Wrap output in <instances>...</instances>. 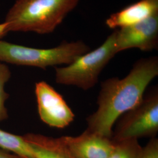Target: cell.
I'll return each instance as SVG.
<instances>
[{
    "mask_svg": "<svg viewBox=\"0 0 158 158\" xmlns=\"http://www.w3.org/2000/svg\"><path fill=\"white\" fill-rule=\"evenodd\" d=\"M158 75V56H150L137 60L124 78L114 77L102 81L98 107L86 118L87 129L112 138L117 120L140 103L147 87Z\"/></svg>",
    "mask_w": 158,
    "mask_h": 158,
    "instance_id": "6da1fadb",
    "label": "cell"
},
{
    "mask_svg": "<svg viewBox=\"0 0 158 158\" xmlns=\"http://www.w3.org/2000/svg\"><path fill=\"white\" fill-rule=\"evenodd\" d=\"M80 0H16L0 23V34L10 32L51 34Z\"/></svg>",
    "mask_w": 158,
    "mask_h": 158,
    "instance_id": "7a4b0ae2",
    "label": "cell"
},
{
    "mask_svg": "<svg viewBox=\"0 0 158 158\" xmlns=\"http://www.w3.org/2000/svg\"><path fill=\"white\" fill-rule=\"evenodd\" d=\"M90 51V46L82 40L63 41L54 48L40 49L0 40L1 62L44 70L51 66L69 64Z\"/></svg>",
    "mask_w": 158,
    "mask_h": 158,
    "instance_id": "3957f363",
    "label": "cell"
},
{
    "mask_svg": "<svg viewBox=\"0 0 158 158\" xmlns=\"http://www.w3.org/2000/svg\"><path fill=\"white\" fill-rule=\"evenodd\" d=\"M115 39L116 30H114L96 49L80 56L66 66L55 67L56 82L85 91L94 87L102 70L117 54Z\"/></svg>",
    "mask_w": 158,
    "mask_h": 158,
    "instance_id": "277c9868",
    "label": "cell"
},
{
    "mask_svg": "<svg viewBox=\"0 0 158 158\" xmlns=\"http://www.w3.org/2000/svg\"><path fill=\"white\" fill-rule=\"evenodd\" d=\"M112 139L116 142L142 138H152L158 132V89L154 87L140 103L115 122Z\"/></svg>",
    "mask_w": 158,
    "mask_h": 158,
    "instance_id": "5b68a950",
    "label": "cell"
},
{
    "mask_svg": "<svg viewBox=\"0 0 158 158\" xmlns=\"http://www.w3.org/2000/svg\"><path fill=\"white\" fill-rule=\"evenodd\" d=\"M38 111L40 118L53 128L63 129L74 121L75 115L63 97L46 81L35 85Z\"/></svg>",
    "mask_w": 158,
    "mask_h": 158,
    "instance_id": "8992f818",
    "label": "cell"
},
{
    "mask_svg": "<svg viewBox=\"0 0 158 158\" xmlns=\"http://www.w3.org/2000/svg\"><path fill=\"white\" fill-rule=\"evenodd\" d=\"M116 30L117 53L130 49L151 52L158 48V14L147 19Z\"/></svg>",
    "mask_w": 158,
    "mask_h": 158,
    "instance_id": "52a82bcc",
    "label": "cell"
},
{
    "mask_svg": "<svg viewBox=\"0 0 158 158\" xmlns=\"http://www.w3.org/2000/svg\"><path fill=\"white\" fill-rule=\"evenodd\" d=\"M62 137L76 158H107L117 144L112 138L87 129L76 136Z\"/></svg>",
    "mask_w": 158,
    "mask_h": 158,
    "instance_id": "ba28073f",
    "label": "cell"
},
{
    "mask_svg": "<svg viewBox=\"0 0 158 158\" xmlns=\"http://www.w3.org/2000/svg\"><path fill=\"white\" fill-rule=\"evenodd\" d=\"M158 14V0H139L113 13L106 20L108 28L118 29L142 22Z\"/></svg>",
    "mask_w": 158,
    "mask_h": 158,
    "instance_id": "9c48e42d",
    "label": "cell"
},
{
    "mask_svg": "<svg viewBox=\"0 0 158 158\" xmlns=\"http://www.w3.org/2000/svg\"><path fill=\"white\" fill-rule=\"evenodd\" d=\"M23 137L30 147L34 158H76L62 136L53 138L28 133Z\"/></svg>",
    "mask_w": 158,
    "mask_h": 158,
    "instance_id": "30bf717a",
    "label": "cell"
},
{
    "mask_svg": "<svg viewBox=\"0 0 158 158\" xmlns=\"http://www.w3.org/2000/svg\"><path fill=\"white\" fill-rule=\"evenodd\" d=\"M0 148L23 158H34L28 144L23 136L17 135L0 129Z\"/></svg>",
    "mask_w": 158,
    "mask_h": 158,
    "instance_id": "8fae6325",
    "label": "cell"
},
{
    "mask_svg": "<svg viewBox=\"0 0 158 158\" xmlns=\"http://www.w3.org/2000/svg\"><path fill=\"white\" fill-rule=\"evenodd\" d=\"M142 147L138 139H128L117 142L111 154L107 158H138Z\"/></svg>",
    "mask_w": 158,
    "mask_h": 158,
    "instance_id": "7c38bea8",
    "label": "cell"
},
{
    "mask_svg": "<svg viewBox=\"0 0 158 158\" xmlns=\"http://www.w3.org/2000/svg\"><path fill=\"white\" fill-rule=\"evenodd\" d=\"M11 76L9 67L5 63L0 61V122L8 118V113L6 107V102L9 94L5 91L6 84Z\"/></svg>",
    "mask_w": 158,
    "mask_h": 158,
    "instance_id": "4fadbf2b",
    "label": "cell"
},
{
    "mask_svg": "<svg viewBox=\"0 0 158 158\" xmlns=\"http://www.w3.org/2000/svg\"><path fill=\"white\" fill-rule=\"evenodd\" d=\"M138 158H158V139L151 138L147 145L142 147Z\"/></svg>",
    "mask_w": 158,
    "mask_h": 158,
    "instance_id": "5bb4252c",
    "label": "cell"
},
{
    "mask_svg": "<svg viewBox=\"0 0 158 158\" xmlns=\"http://www.w3.org/2000/svg\"><path fill=\"white\" fill-rule=\"evenodd\" d=\"M0 158H25L0 148Z\"/></svg>",
    "mask_w": 158,
    "mask_h": 158,
    "instance_id": "9a60e30c",
    "label": "cell"
},
{
    "mask_svg": "<svg viewBox=\"0 0 158 158\" xmlns=\"http://www.w3.org/2000/svg\"><path fill=\"white\" fill-rule=\"evenodd\" d=\"M1 39H2V38L0 36V40H1Z\"/></svg>",
    "mask_w": 158,
    "mask_h": 158,
    "instance_id": "2e32d148",
    "label": "cell"
}]
</instances>
